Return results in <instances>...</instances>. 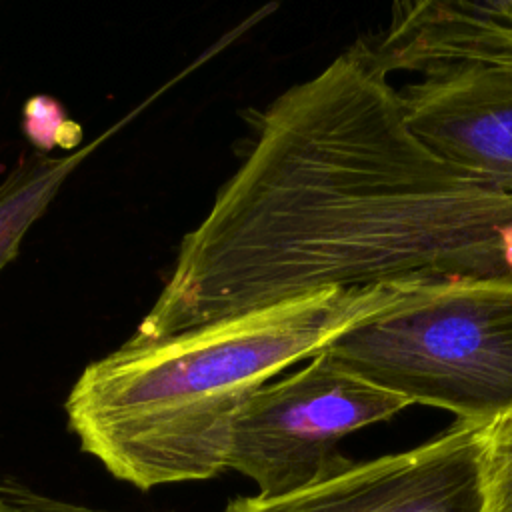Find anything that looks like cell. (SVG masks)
<instances>
[{
	"label": "cell",
	"instance_id": "7",
	"mask_svg": "<svg viewBox=\"0 0 512 512\" xmlns=\"http://www.w3.org/2000/svg\"><path fill=\"white\" fill-rule=\"evenodd\" d=\"M386 76L420 78L454 70L512 74V0L398 2L388 26L360 40Z\"/></svg>",
	"mask_w": 512,
	"mask_h": 512
},
{
	"label": "cell",
	"instance_id": "1",
	"mask_svg": "<svg viewBox=\"0 0 512 512\" xmlns=\"http://www.w3.org/2000/svg\"><path fill=\"white\" fill-rule=\"evenodd\" d=\"M512 278V196L430 152L362 42L254 114V138L134 340L332 288Z\"/></svg>",
	"mask_w": 512,
	"mask_h": 512
},
{
	"label": "cell",
	"instance_id": "8",
	"mask_svg": "<svg viewBox=\"0 0 512 512\" xmlns=\"http://www.w3.org/2000/svg\"><path fill=\"white\" fill-rule=\"evenodd\" d=\"M132 114L108 128L104 134L64 156L34 154L20 160L0 182V272L20 252V244L32 224L46 212L62 184L90 156L98 144L112 136Z\"/></svg>",
	"mask_w": 512,
	"mask_h": 512
},
{
	"label": "cell",
	"instance_id": "6",
	"mask_svg": "<svg viewBox=\"0 0 512 512\" xmlns=\"http://www.w3.org/2000/svg\"><path fill=\"white\" fill-rule=\"evenodd\" d=\"M404 122L438 158L512 196V74L454 70L398 90Z\"/></svg>",
	"mask_w": 512,
	"mask_h": 512
},
{
	"label": "cell",
	"instance_id": "9",
	"mask_svg": "<svg viewBox=\"0 0 512 512\" xmlns=\"http://www.w3.org/2000/svg\"><path fill=\"white\" fill-rule=\"evenodd\" d=\"M484 512H512V410L482 426Z\"/></svg>",
	"mask_w": 512,
	"mask_h": 512
},
{
	"label": "cell",
	"instance_id": "4",
	"mask_svg": "<svg viewBox=\"0 0 512 512\" xmlns=\"http://www.w3.org/2000/svg\"><path fill=\"white\" fill-rule=\"evenodd\" d=\"M408 406L322 348L246 400L232 424L226 470L250 478L264 498L296 492L350 462L338 452L342 438Z\"/></svg>",
	"mask_w": 512,
	"mask_h": 512
},
{
	"label": "cell",
	"instance_id": "11",
	"mask_svg": "<svg viewBox=\"0 0 512 512\" xmlns=\"http://www.w3.org/2000/svg\"><path fill=\"white\" fill-rule=\"evenodd\" d=\"M0 512H22L16 504H12L6 496L0 494Z\"/></svg>",
	"mask_w": 512,
	"mask_h": 512
},
{
	"label": "cell",
	"instance_id": "5",
	"mask_svg": "<svg viewBox=\"0 0 512 512\" xmlns=\"http://www.w3.org/2000/svg\"><path fill=\"white\" fill-rule=\"evenodd\" d=\"M482 426L456 420L406 452L350 460L284 496H238L220 512H484Z\"/></svg>",
	"mask_w": 512,
	"mask_h": 512
},
{
	"label": "cell",
	"instance_id": "2",
	"mask_svg": "<svg viewBox=\"0 0 512 512\" xmlns=\"http://www.w3.org/2000/svg\"><path fill=\"white\" fill-rule=\"evenodd\" d=\"M426 282L332 288L154 338L86 364L64 410L80 448L152 490L226 470L234 418L278 372Z\"/></svg>",
	"mask_w": 512,
	"mask_h": 512
},
{
	"label": "cell",
	"instance_id": "3",
	"mask_svg": "<svg viewBox=\"0 0 512 512\" xmlns=\"http://www.w3.org/2000/svg\"><path fill=\"white\" fill-rule=\"evenodd\" d=\"M324 350L410 404L486 424L512 410V278L418 284Z\"/></svg>",
	"mask_w": 512,
	"mask_h": 512
},
{
	"label": "cell",
	"instance_id": "10",
	"mask_svg": "<svg viewBox=\"0 0 512 512\" xmlns=\"http://www.w3.org/2000/svg\"><path fill=\"white\" fill-rule=\"evenodd\" d=\"M0 494L6 496L12 504H16L22 512H114V510H102V508L58 502V500H52V498L38 496V494L30 492L28 488H22V486H18V488L4 486V488H0Z\"/></svg>",
	"mask_w": 512,
	"mask_h": 512
}]
</instances>
